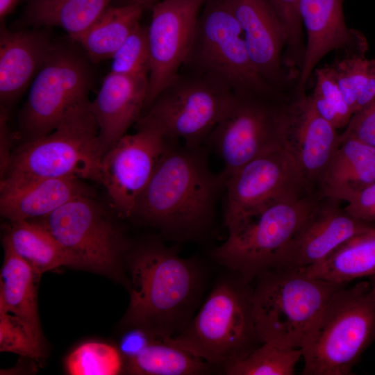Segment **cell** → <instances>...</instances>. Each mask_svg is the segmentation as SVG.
I'll return each instance as SVG.
<instances>
[{"label": "cell", "mask_w": 375, "mask_h": 375, "mask_svg": "<svg viewBox=\"0 0 375 375\" xmlns=\"http://www.w3.org/2000/svg\"><path fill=\"white\" fill-rule=\"evenodd\" d=\"M169 140L133 215L174 239H189L212 222L224 181L210 169L201 147Z\"/></svg>", "instance_id": "cell-1"}, {"label": "cell", "mask_w": 375, "mask_h": 375, "mask_svg": "<svg viewBox=\"0 0 375 375\" xmlns=\"http://www.w3.org/2000/svg\"><path fill=\"white\" fill-rule=\"evenodd\" d=\"M130 303L125 322L156 338L178 334L191 320L200 292L197 265L160 242L136 249L128 258Z\"/></svg>", "instance_id": "cell-2"}, {"label": "cell", "mask_w": 375, "mask_h": 375, "mask_svg": "<svg viewBox=\"0 0 375 375\" xmlns=\"http://www.w3.org/2000/svg\"><path fill=\"white\" fill-rule=\"evenodd\" d=\"M256 280L251 309L259 342L299 349L331 297L346 285L297 269H274Z\"/></svg>", "instance_id": "cell-3"}, {"label": "cell", "mask_w": 375, "mask_h": 375, "mask_svg": "<svg viewBox=\"0 0 375 375\" xmlns=\"http://www.w3.org/2000/svg\"><path fill=\"white\" fill-rule=\"evenodd\" d=\"M375 340V288L370 281L331 297L301 348L303 375H347Z\"/></svg>", "instance_id": "cell-4"}, {"label": "cell", "mask_w": 375, "mask_h": 375, "mask_svg": "<svg viewBox=\"0 0 375 375\" xmlns=\"http://www.w3.org/2000/svg\"><path fill=\"white\" fill-rule=\"evenodd\" d=\"M182 68L206 76L240 97L288 100L258 71L242 29L225 0L206 2Z\"/></svg>", "instance_id": "cell-5"}, {"label": "cell", "mask_w": 375, "mask_h": 375, "mask_svg": "<svg viewBox=\"0 0 375 375\" xmlns=\"http://www.w3.org/2000/svg\"><path fill=\"white\" fill-rule=\"evenodd\" d=\"M103 154L89 99L67 110L57 126L12 153L4 178H61L99 183ZM1 178V179H3Z\"/></svg>", "instance_id": "cell-6"}, {"label": "cell", "mask_w": 375, "mask_h": 375, "mask_svg": "<svg viewBox=\"0 0 375 375\" xmlns=\"http://www.w3.org/2000/svg\"><path fill=\"white\" fill-rule=\"evenodd\" d=\"M247 285L242 281H220L178 334L162 339L224 370L240 360L261 344Z\"/></svg>", "instance_id": "cell-7"}, {"label": "cell", "mask_w": 375, "mask_h": 375, "mask_svg": "<svg viewBox=\"0 0 375 375\" xmlns=\"http://www.w3.org/2000/svg\"><path fill=\"white\" fill-rule=\"evenodd\" d=\"M322 197L315 192L279 201L226 226L228 237L214 250V257L248 285L275 269L283 251Z\"/></svg>", "instance_id": "cell-8"}, {"label": "cell", "mask_w": 375, "mask_h": 375, "mask_svg": "<svg viewBox=\"0 0 375 375\" xmlns=\"http://www.w3.org/2000/svg\"><path fill=\"white\" fill-rule=\"evenodd\" d=\"M237 95L212 79L184 68L166 85L135 124L165 139L197 148L233 106Z\"/></svg>", "instance_id": "cell-9"}, {"label": "cell", "mask_w": 375, "mask_h": 375, "mask_svg": "<svg viewBox=\"0 0 375 375\" xmlns=\"http://www.w3.org/2000/svg\"><path fill=\"white\" fill-rule=\"evenodd\" d=\"M89 61L74 49L54 44L31 83L19 115L25 141L47 135L69 108L88 99L93 83Z\"/></svg>", "instance_id": "cell-10"}, {"label": "cell", "mask_w": 375, "mask_h": 375, "mask_svg": "<svg viewBox=\"0 0 375 375\" xmlns=\"http://www.w3.org/2000/svg\"><path fill=\"white\" fill-rule=\"evenodd\" d=\"M38 222L81 262L83 268L116 273L126 246L91 196L76 197Z\"/></svg>", "instance_id": "cell-11"}, {"label": "cell", "mask_w": 375, "mask_h": 375, "mask_svg": "<svg viewBox=\"0 0 375 375\" xmlns=\"http://www.w3.org/2000/svg\"><path fill=\"white\" fill-rule=\"evenodd\" d=\"M224 188L226 226L258 212L271 203L318 192L308 187L280 144L227 178Z\"/></svg>", "instance_id": "cell-12"}, {"label": "cell", "mask_w": 375, "mask_h": 375, "mask_svg": "<svg viewBox=\"0 0 375 375\" xmlns=\"http://www.w3.org/2000/svg\"><path fill=\"white\" fill-rule=\"evenodd\" d=\"M283 103L237 95L233 106L205 142L223 162L220 175L224 183L244 165L280 144L279 115Z\"/></svg>", "instance_id": "cell-13"}, {"label": "cell", "mask_w": 375, "mask_h": 375, "mask_svg": "<svg viewBox=\"0 0 375 375\" xmlns=\"http://www.w3.org/2000/svg\"><path fill=\"white\" fill-rule=\"evenodd\" d=\"M168 142L154 129L140 128L122 136L103 154L99 183L119 216L133 215Z\"/></svg>", "instance_id": "cell-14"}, {"label": "cell", "mask_w": 375, "mask_h": 375, "mask_svg": "<svg viewBox=\"0 0 375 375\" xmlns=\"http://www.w3.org/2000/svg\"><path fill=\"white\" fill-rule=\"evenodd\" d=\"M206 1L162 0L151 7L147 26L151 69L144 110L184 65Z\"/></svg>", "instance_id": "cell-15"}, {"label": "cell", "mask_w": 375, "mask_h": 375, "mask_svg": "<svg viewBox=\"0 0 375 375\" xmlns=\"http://www.w3.org/2000/svg\"><path fill=\"white\" fill-rule=\"evenodd\" d=\"M336 130L316 111L309 95L281 106L280 145L312 190L320 192L321 180L338 147Z\"/></svg>", "instance_id": "cell-16"}, {"label": "cell", "mask_w": 375, "mask_h": 375, "mask_svg": "<svg viewBox=\"0 0 375 375\" xmlns=\"http://www.w3.org/2000/svg\"><path fill=\"white\" fill-rule=\"evenodd\" d=\"M340 201L323 196L283 251L275 269L317 264L353 236L373 226L350 215Z\"/></svg>", "instance_id": "cell-17"}, {"label": "cell", "mask_w": 375, "mask_h": 375, "mask_svg": "<svg viewBox=\"0 0 375 375\" xmlns=\"http://www.w3.org/2000/svg\"><path fill=\"white\" fill-rule=\"evenodd\" d=\"M343 2L344 0H300L299 13L306 31L307 42L296 97L306 95L310 76L319 62L331 51L365 55L367 40L361 32L347 26Z\"/></svg>", "instance_id": "cell-18"}, {"label": "cell", "mask_w": 375, "mask_h": 375, "mask_svg": "<svg viewBox=\"0 0 375 375\" xmlns=\"http://www.w3.org/2000/svg\"><path fill=\"white\" fill-rule=\"evenodd\" d=\"M240 26L251 56L262 76L274 88L287 77L283 51L287 35L283 24L267 0H225Z\"/></svg>", "instance_id": "cell-19"}, {"label": "cell", "mask_w": 375, "mask_h": 375, "mask_svg": "<svg viewBox=\"0 0 375 375\" xmlns=\"http://www.w3.org/2000/svg\"><path fill=\"white\" fill-rule=\"evenodd\" d=\"M148 77L109 72L90 109L99 127L104 154L138 122L145 106Z\"/></svg>", "instance_id": "cell-20"}, {"label": "cell", "mask_w": 375, "mask_h": 375, "mask_svg": "<svg viewBox=\"0 0 375 375\" xmlns=\"http://www.w3.org/2000/svg\"><path fill=\"white\" fill-rule=\"evenodd\" d=\"M82 181L4 178L1 180V215L11 222L42 218L76 197L91 196Z\"/></svg>", "instance_id": "cell-21"}, {"label": "cell", "mask_w": 375, "mask_h": 375, "mask_svg": "<svg viewBox=\"0 0 375 375\" xmlns=\"http://www.w3.org/2000/svg\"><path fill=\"white\" fill-rule=\"evenodd\" d=\"M10 31L0 28V99L6 106L14 102L31 83L54 44L47 32Z\"/></svg>", "instance_id": "cell-22"}, {"label": "cell", "mask_w": 375, "mask_h": 375, "mask_svg": "<svg viewBox=\"0 0 375 375\" xmlns=\"http://www.w3.org/2000/svg\"><path fill=\"white\" fill-rule=\"evenodd\" d=\"M375 182V146L356 139L339 141L319 185L322 194L340 201Z\"/></svg>", "instance_id": "cell-23"}, {"label": "cell", "mask_w": 375, "mask_h": 375, "mask_svg": "<svg viewBox=\"0 0 375 375\" xmlns=\"http://www.w3.org/2000/svg\"><path fill=\"white\" fill-rule=\"evenodd\" d=\"M3 242L40 276L61 266L83 268L81 262L53 236L40 222H11Z\"/></svg>", "instance_id": "cell-24"}, {"label": "cell", "mask_w": 375, "mask_h": 375, "mask_svg": "<svg viewBox=\"0 0 375 375\" xmlns=\"http://www.w3.org/2000/svg\"><path fill=\"white\" fill-rule=\"evenodd\" d=\"M3 247L5 255L1 270L0 310L18 317L42 334L36 287L39 276L5 242Z\"/></svg>", "instance_id": "cell-25"}, {"label": "cell", "mask_w": 375, "mask_h": 375, "mask_svg": "<svg viewBox=\"0 0 375 375\" xmlns=\"http://www.w3.org/2000/svg\"><path fill=\"white\" fill-rule=\"evenodd\" d=\"M297 270L343 285L375 276V228L349 238L322 262Z\"/></svg>", "instance_id": "cell-26"}, {"label": "cell", "mask_w": 375, "mask_h": 375, "mask_svg": "<svg viewBox=\"0 0 375 375\" xmlns=\"http://www.w3.org/2000/svg\"><path fill=\"white\" fill-rule=\"evenodd\" d=\"M143 10L134 3L109 6L74 42L83 49L90 62L110 59L140 24Z\"/></svg>", "instance_id": "cell-27"}, {"label": "cell", "mask_w": 375, "mask_h": 375, "mask_svg": "<svg viewBox=\"0 0 375 375\" xmlns=\"http://www.w3.org/2000/svg\"><path fill=\"white\" fill-rule=\"evenodd\" d=\"M112 0H28L25 22L35 28L57 26L75 41Z\"/></svg>", "instance_id": "cell-28"}, {"label": "cell", "mask_w": 375, "mask_h": 375, "mask_svg": "<svg viewBox=\"0 0 375 375\" xmlns=\"http://www.w3.org/2000/svg\"><path fill=\"white\" fill-rule=\"evenodd\" d=\"M212 366L167 340L156 338L135 357L126 361V370L140 375H199Z\"/></svg>", "instance_id": "cell-29"}, {"label": "cell", "mask_w": 375, "mask_h": 375, "mask_svg": "<svg viewBox=\"0 0 375 375\" xmlns=\"http://www.w3.org/2000/svg\"><path fill=\"white\" fill-rule=\"evenodd\" d=\"M301 358V349L263 342L224 371L228 375H292Z\"/></svg>", "instance_id": "cell-30"}, {"label": "cell", "mask_w": 375, "mask_h": 375, "mask_svg": "<svg viewBox=\"0 0 375 375\" xmlns=\"http://www.w3.org/2000/svg\"><path fill=\"white\" fill-rule=\"evenodd\" d=\"M70 375H116L126 369L119 349L97 341L84 342L72 351L65 360Z\"/></svg>", "instance_id": "cell-31"}, {"label": "cell", "mask_w": 375, "mask_h": 375, "mask_svg": "<svg viewBox=\"0 0 375 375\" xmlns=\"http://www.w3.org/2000/svg\"><path fill=\"white\" fill-rule=\"evenodd\" d=\"M315 88L309 94L316 111L335 128L345 127L353 115L334 76L330 65L314 71Z\"/></svg>", "instance_id": "cell-32"}, {"label": "cell", "mask_w": 375, "mask_h": 375, "mask_svg": "<svg viewBox=\"0 0 375 375\" xmlns=\"http://www.w3.org/2000/svg\"><path fill=\"white\" fill-rule=\"evenodd\" d=\"M110 59V72L149 77L151 58L147 26L140 24Z\"/></svg>", "instance_id": "cell-33"}, {"label": "cell", "mask_w": 375, "mask_h": 375, "mask_svg": "<svg viewBox=\"0 0 375 375\" xmlns=\"http://www.w3.org/2000/svg\"><path fill=\"white\" fill-rule=\"evenodd\" d=\"M374 59L365 55L344 54L331 65L342 95L353 115L357 103L366 86L374 65Z\"/></svg>", "instance_id": "cell-34"}, {"label": "cell", "mask_w": 375, "mask_h": 375, "mask_svg": "<svg viewBox=\"0 0 375 375\" xmlns=\"http://www.w3.org/2000/svg\"><path fill=\"white\" fill-rule=\"evenodd\" d=\"M0 351L38 360L44 355L42 335L18 317L0 310Z\"/></svg>", "instance_id": "cell-35"}, {"label": "cell", "mask_w": 375, "mask_h": 375, "mask_svg": "<svg viewBox=\"0 0 375 375\" xmlns=\"http://www.w3.org/2000/svg\"><path fill=\"white\" fill-rule=\"evenodd\" d=\"M272 6L287 35L284 65L302 66L305 45L303 39L302 22L299 13L300 0H267Z\"/></svg>", "instance_id": "cell-36"}, {"label": "cell", "mask_w": 375, "mask_h": 375, "mask_svg": "<svg viewBox=\"0 0 375 375\" xmlns=\"http://www.w3.org/2000/svg\"><path fill=\"white\" fill-rule=\"evenodd\" d=\"M356 139L375 146V102L367 108L352 115L339 141Z\"/></svg>", "instance_id": "cell-37"}, {"label": "cell", "mask_w": 375, "mask_h": 375, "mask_svg": "<svg viewBox=\"0 0 375 375\" xmlns=\"http://www.w3.org/2000/svg\"><path fill=\"white\" fill-rule=\"evenodd\" d=\"M344 209L354 217L365 222L375 221V182L350 195Z\"/></svg>", "instance_id": "cell-38"}, {"label": "cell", "mask_w": 375, "mask_h": 375, "mask_svg": "<svg viewBox=\"0 0 375 375\" xmlns=\"http://www.w3.org/2000/svg\"><path fill=\"white\" fill-rule=\"evenodd\" d=\"M156 337L147 330L131 326L121 338L118 349L125 362L142 352Z\"/></svg>", "instance_id": "cell-39"}, {"label": "cell", "mask_w": 375, "mask_h": 375, "mask_svg": "<svg viewBox=\"0 0 375 375\" xmlns=\"http://www.w3.org/2000/svg\"><path fill=\"white\" fill-rule=\"evenodd\" d=\"M8 112L6 107L1 104L0 110V170L1 177L3 178L8 169L12 153L10 149L12 144L11 131L8 127Z\"/></svg>", "instance_id": "cell-40"}, {"label": "cell", "mask_w": 375, "mask_h": 375, "mask_svg": "<svg viewBox=\"0 0 375 375\" xmlns=\"http://www.w3.org/2000/svg\"><path fill=\"white\" fill-rule=\"evenodd\" d=\"M375 102V59L369 78L357 103L355 113L360 112Z\"/></svg>", "instance_id": "cell-41"}, {"label": "cell", "mask_w": 375, "mask_h": 375, "mask_svg": "<svg viewBox=\"0 0 375 375\" xmlns=\"http://www.w3.org/2000/svg\"><path fill=\"white\" fill-rule=\"evenodd\" d=\"M28 0H0V20L3 22L4 19L10 15L15 8L23 1Z\"/></svg>", "instance_id": "cell-42"}, {"label": "cell", "mask_w": 375, "mask_h": 375, "mask_svg": "<svg viewBox=\"0 0 375 375\" xmlns=\"http://www.w3.org/2000/svg\"><path fill=\"white\" fill-rule=\"evenodd\" d=\"M125 3H134L138 4L145 8H151L155 3L162 1V0H125Z\"/></svg>", "instance_id": "cell-43"}, {"label": "cell", "mask_w": 375, "mask_h": 375, "mask_svg": "<svg viewBox=\"0 0 375 375\" xmlns=\"http://www.w3.org/2000/svg\"><path fill=\"white\" fill-rule=\"evenodd\" d=\"M369 281L375 288V276L370 277Z\"/></svg>", "instance_id": "cell-44"}]
</instances>
